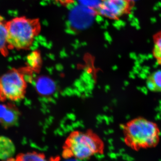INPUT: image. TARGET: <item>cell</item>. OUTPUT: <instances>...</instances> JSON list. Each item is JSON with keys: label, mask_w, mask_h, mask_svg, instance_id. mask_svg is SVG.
I'll list each match as a JSON object with an SVG mask.
<instances>
[{"label": "cell", "mask_w": 161, "mask_h": 161, "mask_svg": "<svg viewBox=\"0 0 161 161\" xmlns=\"http://www.w3.org/2000/svg\"><path fill=\"white\" fill-rule=\"evenodd\" d=\"M126 144L133 150L155 147L160 140V130L155 123L142 117L129 121L123 128Z\"/></svg>", "instance_id": "6da1fadb"}, {"label": "cell", "mask_w": 161, "mask_h": 161, "mask_svg": "<svg viewBox=\"0 0 161 161\" xmlns=\"http://www.w3.org/2000/svg\"><path fill=\"white\" fill-rule=\"evenodd\" d=\"M6 42L9 49L28 50L41 31L38 19L18 17L6 22Z\"/></svg>", "instance_id": "7a4b0ae2"}, {"label": "cell", "mask_w": 161, "mask_h": 161, "mask_svg": "<svg viewBox=\"0 0 161 161\" xmlns=\"http://www.w3.org/2000/svg\"><path fill=\"white\" fill-rule=\"evenodd\" d=\"M103 142L97 134L90 130L76 131L72 132L65 141L63 155L65 158L84 159L103 153Z\"/></svg>", "instance_id": "3957f363"}, {"label": "cell", "mask_w": 161, "mask_h": 161, "mask_svg": "<svg viewBox=\"0 0 161 161\" xmlns=\"http://www.w3.org/2000/svg\"><path fill=\"white\" fill-rule=\"evenodd\" d=\"M24 72V68H13L0 76V100L18 101L25 97L27 85Z\"/></svg>", "instance_id": "277c9868"}, {"label": "cell", "mask_w": 161, "mask_h": 161, "mask_svg": "<svg viewBox=\"0 0 161 161\" xmlns=\"http://www.w3.org/2000/svg\"><path fill=\"white\" fill-rule=\"evenodd\" d=\"M132 2L131 0H100L97 14L109 19L119 20L130 12Z\"/></svg>", "instance_id": "5b68a950"}, {"label": "cell", "mask_w": 161, "mask_h": 161, "mask_svg": "<svg viewBox=\"0 0 161 161\" xmlns=\"http://www.w3.org/2000/svg\"><path fill=\"white\" fill-rule=\"evenodd\" d=\"M19 111L14 104L10 103L0 104V125L5 128L13 126L17 123Z\"/></svg>", "instance_id": "8992f818"}, {"label": "cell", "mask_w": 161, "mask_h": 161, "mask_svg": "<svg viewBox=\"0 0 161 161\" xmlns=\"http://www.w3.org/2000/svg\"><path fill=\"white\" fill-rule=\"evenodd\" d=\"M15 152V146L13 141L7 136H0V160L13 158Z\"/></svg>", "instance_id": "52a82bcc"}, {"label": "cell", "mask_w": 161, "mask_h": 161, "mask_svg": "<svg viewBox=\"0 0 161 161\" xmlns=\"http://www.w3.org/2000/svg\"><path fill=\"white\" fill-rule=\"evenodd\" d=\"M16 161H59V158H47L43 153L37 152H29L19 154Z\"/></svg>", "instance_id": "ba28073f"}, {"label": "cell", "mask_w": 161, "mask_h": 161, "mask_svg": "<svg viewBox=\"0 0 161 161\" xmlns=\"http://www.w3.org/2000/svg\"><path fill=\"white\" fill-rule=\"evenodd\" d=\"M147 89L153 92H161V69L152 72L147 77L146 80Z\"/></svg>", "instance_id": "9c48e42d"}, {"label": "cell", "mask_w": 161, "mask_h": 161, "mask_svg": "<svg viewBox=\"0 0 161 161\" xmlns=\"http://www.w3.org/2000/svg\"><path fill=\"white\" fill-rule=\"evenodd\" d=\"M27 68L31 72L38 73L40 71L42 64V59L40 51L31 52L26 57Z\"/></svg>", "instance_id": "30bf717a"}, {"label": "cell", "mask_w": 161, "mask_h": 161, "mask_svg": "<svg viewBox=\"0 0 161 161\" xmlns=\"http://www.w3.org/2000/svg\"><path fill=\"white\" fill-rule=\"evenodd\" d=\"M6 22L7 21L5 20V19L0 15V52L4 54L7 53L6 49V47L7 46L6 42Z\"/></svg>", "instance_id": "8fae6325"}, {"label": "cell", "mask_w": 161, "mask_h": 161, "mask_svg": "<svg viewBox=\"0 0 161 161\" xmlns=\"http://www.w3.org/2000/svg\"><path fill=\"white\" fill-rule=\"evenodd\" d=\"M153 43V56L157 63L161 65V31L154 36Z\"/></svg>", "instance_id": "7c38bea8"}, {"label": "cell", "mask_w": 161, "mask_h": 161, "mask_svg": "<svg viewBox=\"0 0 161 161\" xmlns=\"http://www.w3.org/2000/svg\"><path fill=\"white\" fill-rule=\"evenodd\" d=\"M37 88L40 93L47 94L51 92L53 88V84L49 79L46 78H40L38 80Z\"/></svg>", "instance_id": "4fadbf2b"}, {"label": "cell", "mask_w": 161, "mask_h": 161, "mask_svg": "<svg viewBox=\"0 0 161 161\" xmlns=\"http://www.w3.org/2000/svg\"><path fill=\"white\" fill-rule=\"evenodd\" d=\"M51 1L64 6H69L74 3V0H51Z\"/></svg>", "instance_id": "5bb4252c"}, {"label": "cell", "mask_w": 161, "mask_h": 161, "mask_svg": "<svg viewBox=\"0 0 161 161\" xmlns=\"http://www.w3.org/2000/svg\"><path fill=\"white\" fill-rule=\"evenodd\" d=\"M1 161H15V159L13 158L9 159L6 160Z\"/></svg>", "instance_id": "9a60e30c"}]
</instances>
